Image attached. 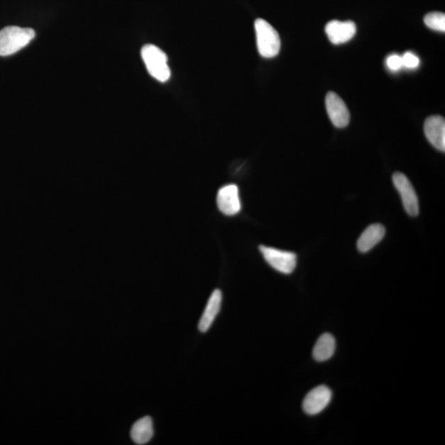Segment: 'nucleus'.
Returning a JSON list of instances; mask_svg holds the SVG:
<instances>
[{"label":"nucleus","instance_id":"f257e3e1","mask_svg":"<svg viewBox=\"0 0 445 445\" xmlns=\"http://www.w3.org/2000/svg\"><path fill=\"white\" fill-rule=\"evenodd\" d=\"M36 33L32 28L10 26L0 31V55H14L27 46L34 39Z\"/></svg>","mask_w":445,"mask_h":445},{"label":"nucleus","instance_id":"f03ea898","mask_svg":"<svg viewBox=\"0 0 445 445\" xmlns=\"http://www.w3.org/2000/svg\"><path fill=\"white\" fill-rule=\"evenodd\" d=\"M258 51L264 58H273L281 50L282 41L277 31L266 20L258 18L255 22Z\"/></svg>","mask_w":445,"mask_h":445},{"label":"nucleus","instance_id":"7ed1b4c3","mask_svg":"<svg viewBox=\"0 0 445 445\" xmlns=\"http://www.w3.org/2000/svg\"><path fill=\"white\" fill-rule=\"evenodd\" d=\"M141 56L150 75L161 82L169 80L171 70L168 56L161 49L154 45H146L141 50Z\"/></svg>","mask_w":445,"mask_h":445},{"label":"nucleus","instance_id":"20e7f679","mask_svg":"<svg viewBox=\"0 0 445 445\" xmlns=\"http://www.w3.org/2000/svg\"><path fill=\"white\" fill-rule=\"evenodd\" d=\"M264 259L276 271L289 275L297 266L296 253L277 250L275 247L260 246Z\"/></svg>","mask_w":445,"mask_h":445},{"label":"nucleus","instance_id":"39448f33","mask_svg":"<svg viewBox=\"0 0 445 445\" xmlns=\"http://www.w3.org/2000/svg\"><path fill=\"white\" fill-rule=\"evenodd\" d=\"M392 183L401 195L403 206L407 213L412 217L419 215V201L417 195L410 181L406 175L395 173L392 176Z\"/></svg>","mask_w":445,"mask_h":445},{"label":"nucleus","instance_id":"423d86ee","mask_svg":"<svg viewBox=\"0 0 445 445\" xmlns=\"http://www.w3.org/2000/svg\"><path fill=\"white\" fill-rule=\"evenodd\" d=\"M217 205L221 213L227 216L235 215L241 210L239 188L235 184H227L217 194Z\"/></svg>","mask_w":445,"mask_h":445},{"label":"nucleus","instance_id":"0eeeda50","mask_svg":"<svg viewBox=\"0 0 445 445\" xmlns=\"http://www.w3.org/2000/svg\"><path fill=\"white\" fill-rule=\"evenodd\" d=\"M325 102L328 117L333 125L338 128L348 127L350 115L344 101L336 93L330 92L326 97Z\"/></svg>","mask_w":445,"mask_h":445},{"label":"nucleus","instance_id":"6e6552de","mask_svg":"<svg viewBox=\"0 0 445 445\" xmlns=\"http://www.w3.org/2000/svg\"><path fill=\"white\" fill-rule=\"evenodd\" d=\"M332 400V391L321 385L310 391L303 402V409L308 415L313 416L323 412Z\"/></svg>","mask_w":445,"mask_h":445},{"label":"nucleus","instance_id":"1a4fd4ad","mask_svg":"<svg viewBox=\"0 0 445 445\" xmlns=\"http://www.w3.org/2000/svg\"><path fill=\"white\" fill-rule=\"evenodd\" d=\"M325 32L333 44H344L355 37L356 26L351 21H346V22H341L338 20L331 21L326 26Z\"/></svg>","mask_w":445,"mask_h":445},{"label":"nucleus","instance_id":"9d476101","mask_svg":"<svg viewBox=\"0 0 445 445\" xmlns=\"http://www.w3.org/2000/svg\"><path fill=\"white\" fill-rule=\"evenodd\" d=\"M426 136L432 146L444 152L445 150V121L441 116H432L427 119L424 125Z\"/></svg>","mask_w":445,"mask_h":445},{"label":"nucleus","instance_id":"9b49d317","mask_svg":"<svg viewBox=\"0 0 445 445\" xmlns=\"http://www.w3.org/2000/svg\"><path fill=\"white\" fill-rule=\"evenodd\" d=\"M221 303L222 293L220 289H215L207 302L205 311L199 322L198 328L201 333H205L210 329L220 312Z\"/></svg>","mask_w":445,"mask_h":445},{"label":"nucleus","instance_id":"f8f14e48","mask_svg":"<svg viewBox=\"0 0 445 445\" xmlns=\"http://www.w3.org/2000/svg\"><path fill=\"white\" fill-rule=\"evenodd\" d=\"M385 227L380 224L370 225L357 242V248L362 253L368 252L384 239Z\"/></svg>","mask_w":445,"mask_h":445},{"label":"nucleus","instance_id":"ddd939ff","mask_svg":"<svg viewBox=\"0 0 445 445\" xmlns=\"http://www.w3.org/2000/svg\"><path fill=\"white\" fill-rule=\"evenodd\" d=\"M131 436L133 441L137 444H144L150 441L154 436L152 419L149 417L139 419L134 424Z\"/></svg>","mask_w":445,"mask_h":445},{"label":"nucleus","instance_id":"4468645a","mask_svg":"<svg viewBox=\"0 0 445 445\" xmlns=\"http://www.w3.org/2000/svg\"><path fill=\"white\" fill-rule=\"evenodd\" d=\"M336 341L333 336L325 333L320 336L314 345L313 356L315 360L323 362L332 358L335 353Z\"/></svg>","mask_w":445,"mask_h":445},{"label":"nucleus","instance_id":"2eb2a0df","mask_svg":"<svg viewBox=\"0 0 445 445\" xmlns=\"http://www.w3.org/2000/svg\"><path fill=\"white\" fill-rule=\"evenodd\" d=\"M424 22L428 28L438 31V32H445V15L444 13L434 12L426 15Z\"/></svg>","mask_w":445,"mask_h":445},{"label":"nucleus","instance_id":"dca6fc26","mask_svg":"<svg viewBox=\"0 0 445 445\" xmlns=\"http://www.w3.org/2000/svg\"><path fill=\"white\" fill-rule=\"evenodd\" d=\"M402 66L408 69H415L420 65V59L410 51L402 56Z\"/></svg>","mask_w":445,"mask_h":445},{"label":"nucleus","instance_id":"f3484780","mask_svg":"<svg viewBox=\"0 0 445 445\" xmlns=\"http://www.w3.org/2000/svg\"><path fill=\"white\" fill-rule=\"evenodd\" d=\"M387 65L392 71H397L402 68V56L398 55H391L387 57Z\"/></svg>","mask_w":445,"mask_h":445}]
</instances>
